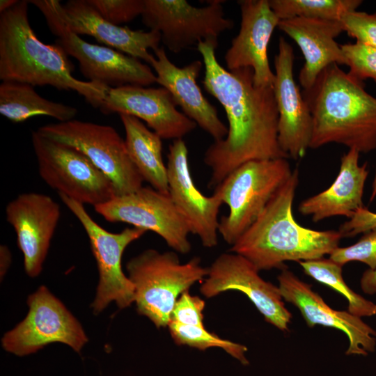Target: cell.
<instances>
[{
  "mask_svg": "<svg viewBox=\"0 0 376 376\" xmlns=\"http://www.w3.org/2000/svg\"><path fill=\"white\" fill-rule=\"evenodd\" d=\"M218 42L202 41L201 54L205 91L223 106L228 121V134L206 150L203 161L212 171L209 188L216 187L230 173L251 160L288 159L278 142L279 113L273 87L254 85L251 68L234 71L218 62Z\"/></svg>",
  "mask_w": 376,
  "mask_h": 376,
  "instance_id": "1",
  "label": "cell"
},
{
  "mask_svg": "<svg viewBox=\"0 0 376 376\" xmlns=\"http://www.w3.org/2000/svg\"><path fill=\"white\" fill-rule=\"evenodd\" d=\"M29 3L18 0L0 13V79L74 91L100 109L109 87L73 77L74 65L63 49L56 43L45 44L32 29Z\"/></svg>",
  "mask_w": 376,
  "mask_h": 376,
  "instance_id": "2",
  "label": "cell"
},
{
  "mask_svg": "<svg viewBox=\"0 0 376 376\" xmlns=\"http://www.w3.org/2000/svg\"><path fill=\"white\" fill-rule=\"evenodd\" d=\"M299 184L294 169L264 210L230 249L260 271L283 268L285 261H304L330 254L342 236L338 230H315L299 225L292 214V203Z\"/></svg>",
  "mask_w": 376,
  "mask_h": 376,
  "instance_id": "3",
  "label": "cell"
},
{
  "mask_svg": "<svg viewBox=\"0 0 376 376\" xmlns=\"http://www.w3.org/2000/svg\"><path fill=\"white\" fill-rule=\"evenodd\" d=\"M301 93L313 118L309 148L334 143L363 153L376 149V97L363 81L333 63Z\"/></svg>",
  "mask_w": 376,
  "mask_h": 376,
  "instance_id": "4",
  "label": "cell"
},
{
  "mask_svg": "<svg viewBox=\"0 0 376 376\" xmlns=\"http://www.w3.org/2000/svg\"><path fill=\"white\" fill-rule=\"evenodd\" d=\"M128 277L134 286L139 313L157 328L169 326L174 305L184 292L208 274L198 257L181 264L172 251L147 249L127 264Z\"/></svg>",
  "mask_w": 376,
  "mask_h": 376,
  "instance_id": "5",
  "label": "cell"
},
{
  "mask_svg": "<svg viewBox=\"0 0 376 376\" xmlns=\"http://www.w3.org/2000/svg\"><path fill=\"white\" fill-rule=\"evenodd\" d=\"M292 173L285 158L251 160L235 169L214 188L229 207L219 227L225 242L233 246L238 240Z\"/></svg>",
  "mask_w": 376,
  "mask_h": 376,
  "instance_id": "6",
  "label": "cell"
},
{
  "mask_svg": "<svg viewBox=\"0 0 376 376\" xmlns=\"http://www.w3.org/2000/svg\"><path fill=\"white\" fill-rule=\"evenodd\" d=\"M45 17L50 31L56 37L55 43L75 58L83 76L89 81L109 88L125 85L149 86L157 83L150 67L139 59L113 48L89 43L68 29L61 13L58 0H31Z\"/></svg>",
  "mask_w": 376,
  "mask_h": 376,
  "instance_id": "7",
  "label": "cell"
},
{
  "mask_svg": "<svg viewBox=\"0 0 376 376\" xmlns=\"http://www.w3.org/2000/svg\"><path fill=\"white\" fill-rule=\"evenodd\" d=\"M36 131L81 152L111 181L115 196L143 187V180L129 156L125 141L113 127L73 119L47 124Z\"/></svg>",
  "mask_w": 376,
  "mask_h": 376,
  "instance_id": "8",
  "label": "cell"
},
{
  "mask_svg": "<svg viewBox=\"0 0 376 376\" xmlns=\"http://www.w3.org/2000/svg\"><path fill=\"white\" fill-rule=\"evenodd\" d=\"M31 141L40 178L58 194L93 207L115 196L111 181L81 152L37 131Z\"/></svg>",
  "mask_w": 376,
  "mask_h": 376,
  "instance_id": "9",
  "label": "cell"
},
{
  "mask_svg": "<svg viewBox=\"0 0 376 376\" xmlns=\"http://www.w3.org/2000/svg\"><path fill=\"white\" fill-rule=\"evenodd\" d=\"M58 196L84 228L97 263L100 279L91 305L93 313H100L111 301H115L120 308L129 306L134 301L135 291L133 283L123 273L122 256L126 247L147 230L133 227L111 233L93 220L84 205L64 194Z\"/></svg>",
  "mask_w": 376,
  "mask_h": 376,
  "instance_id": "10",
  "label": "cell"
},
{
  "mask_svg": "<svg viewBox=\"0 0 376 376\" xmlns=\"http://www.w3.org/2000/svg\"><path fill=\"white\" fill-rule=\"evenodd\" d=\"M143 23L160 33L162 42L177 54L202 41L218 42L219 36L234 26L225 17L221 1L203 7L185 0H145Z\"/></svg>",
  "mask_w": 376,
  "mask_h": 376,
  "instance_id": "11",
  "label": "cell"
},
{
  "mask_svg": "<svg viewBox=\"0 0 376 376\" xmlns=\"http://www.w3.org/2000/svg\"><path fill=\"white\" fill-rule=\"evenodd\" d=\"M27 304L26 318L2 338L5 350L22 357L60 342L80 352L87 336L77 319L46 287L40 286L31 295Z\"/></svg>",
  "mask_w": 376,
  "mask_h": 376,
  "instance_id": "12",
  "label": "cell"
},
{
  "mask_svg": "<svg viewBox=\"0 0 376 376\" xmlns=\"http://www.w3.org/2000/svg\"><path fill=\"white\" fill-rule=\"evenodd\" d=\"M94 209L109 222L127 223L157 233L180 253L191 250L189 228L168 194L141 187L133 193L114 196Z\"/></svg>",
  "mask_w": 376,
  "mask_h": 376,
  "instance_id": "13",
  "label": "cell"
},
{
  "mask_svg": "<svg viewBox=\"0 0 376 376\" xmlns=\"http://www.w3.org/2000/svg\"><path fill=\"white\" fill-rule=\"evenodd\" d=\"M259 270L244 256L222 253L208 268L207 279L201 286L206 297L228 290L244 293L263 314L265 320L281 331H288L292 314L285 307L279 287L265 281Z\"/></svg>",
  "mask_w": 376,
  "mask_h": 376,
  "instance_id": "14",
  "label": "cell"
},
{
  "mask_svg": "<svg viewBox=\"0 0 376 376\" xmlns=\"http://www.w3.org/2000/svg\"><path fill=\"white\" fill-rule=\"evenodd\" d=\"M274 58V93L279 113L278 142L293 159L304 157L313 132V118L293 75V48L283 38Z\"/></svg>",
  "mask_w": 376,
  "mask_h": 376,
  "instance_id": "15",
  "label": "cell"
},
{
  "mask_svg": "<svg viewBox=\"0 0 376 376\" xmlns=\"http://www.w3.org/2000/svg\"><path fill=\"white\" fill-rule=\"evenodd\" d=\"M167 157L171 200L185 218L191 233L198 236L204 246H215L218 243V214L224 203L220 195L214 191L211 196H206L197 189L190 173L188 149L182 139L173 140Z\"/></svg>",
  "mask_w": 376,
  "mask_h": 376,
  "instance_id": "16",
  "label": "cell"
},
{
  "mask_svg": "<svg viewBox=\"0 0 376 376\" xmlns=\"http://www.w3.org/2000/svg\"><path fill=\"white\" fill-rule=\"evenodd\" d=\"M99 109L104 114H127L142 120L164 139H182L197 125L176 109L172 95L163 87L109 88Z\"/></svg>",
  "mask_w": 376,
  "mask_h": 376,
  "instance_id": "17",
  "label": "cell"
},
{
  "mask_svg": "<svg viewBox=\"0 0 376 376\" xmlns=\"http://www.w3.org/2000/svg\"><path fill=\"white\" fill-rule=\"evenodd\" d=\"M6 217L16 233L26 273L37 276L59 222V204L44 194L22 193L7 204Z\"/></svg>",
  "mask_w": 376,
  "mask_h": 376,
  "instance_id": "18",
  "label": "cell"
},
{
  "mask_svg": "<svg viewBox=\"0 0 376 376\" xmlns=\"http://www.w3.org/2000/svg\"><path fill=\"white\" fill-rule=\"evenodd\" d=\"M241 12L240 29L224 56L227 70L249 68L253 71L254 85L273 87L275 75L267 56L270 38L280 19L269 0L237 1Z\"/></svg>",
  "mask_w": 376,
  "mask_h": 376,
  "instance_id": "19",
  "label": "cell"
},
{
  "mask_svg": "<svg viewBox=\"0 0 376 376\" xmlns=\"http://www.w3.org/2000/svg\"><path fill=\"white\" fill-rule=\"evenodd\" d=\"M278 281L283 299L298 308L309 327L320 324L343 331L349 339L346 354L366 356L368 352H374L376 331L361 318L332 309L310 284L286 268L282 269Z\"/></svg>",
  "mask_w": 376,
  "mask_h": 376,
  "instance_id": "20",
  "label": "cell"
},
{
  "mask_svg": "<svg viewBox=\"0 0 376 376\" xmlns=\"http://www.w3.org/2000/svg\"><path fill=\"white\" fill-rule=\"evenodd\" d=\"M153 52L155 56L150 65L155 72L157 83L171 93L183 113L209 134L214 141L224 139L228 127L196 82L203 63L196 60L179 68L169 60L164 47H159Z\"/></svg>",
  "mask_w": 376,
  "mask_h": 376,
  "instance_id": "21",
  "label": "cell"
},
{
  "mask_svg": "<svg viewBox=\"0 0 376 376\" xmlns=\"http://www.w3.org/2000/svg\"><path fill=\"white\" fill-rule=\"evenodd\" d=\"M61 13L69 29L75 33L87 35L100 43L150 65L153 51L159 47L161 34L156 31L132 30L116 25L102 17L87 0H70L61 4Z\"/></svg>",
  "mask_w": 376,
  "mask_h": 376,
  "instance_id": "22",
  "label": "cell"
},
{
  "mask_svg": "<svg viewBox=\"0 0 376 376\" xmlns=\"http://www.w3.org/2000/svg\"><path fill=\"white\" fill-rule=\"evenodd\" d=\"M278 27L299 46L304 58L299 81L310 88L320 72L331 64L347 65L343 52L336 38L343 32L340 20L293 17L281 19Z\"/></svg>",
  "mask_w": 376,
  "mask_h": 376,
  "instance_id": "23",
  "label": "cell"
},
{
  "mask_svg": "<svg viewBox=\"0 0 376 376\" xmlns=\"http://www.w3.org/2000/svg\"><path fill=\"white\" fill-rule=\"evenodd\" d=\"M359 152L351 148L340 159V170L326 190L302 201L298 211L318 222L335 216L351 218L363 207V194L368 175L367 163L359 164Z\"/></svg>",
  "mask_w": 376,
  "mask_h": 376,
  "instance_id": "24",
  "label": "cell"
},
{
  "mask_svg": "<svg viewBox=\"0 0 376 376\" xmlns=\"http://www.w3.org/2000/svg\"><path fill=\"white\" fill-rule=\"evenodd\" d=\"M129 156L143 181L169 194L167 168L162 158V139L137 118L120 114Z\"/></svg>",
  "mask_w": 376,
  "mask_h": 376,
  "instance_id": "25",
  "label": "cell"
},
{
  "mask_svg": "<svg viewBox=\"0 0 376 376\" xmlns=\"http://www.w3.org/2000/svg\"><path fill=\"white\" fill-rule=\"evenodd\" d=\"M77 108L52 102L40 96L34 86L17 81H2L0 84V113L13 123L45 116L59 122L73 120Z\"/></svg>",
  "mask_w": 376,
  "mask_h": 376,
  "instance_id": "26",
  "label": "cell"
},
{
  "mask_svg": "<svg viewBox=\"0 0 376 376\" xmlns=\"http://www.w3.org/2000/svg\"><path fill=\"white\" fill-rule=\"evenodd\" d=\"M306 274L343 295L348 301V312L361 317L376 314V304L367 300L347 286L342 276V267L329 258L298 262Z\"/></svg>",
  "mask_w": 376,
  "mask_h": 376,
  "instance_id": "27",
  "label": "cell"
},
{
  "mask_svg": "<svg viewBox=\"0 0 376 376\" xmlns=\"http://www.w3.org/2000/svg\"><path fill=\"white\" fill-rule=\"evenodd\" d=\"M280 20L305 17L340 20L346 13L357 10L361 0H269Z\"/></svg>",
  "mask_w": 376,
  "mask_h": 376,
  "instance_id": "28",
  "label": "cell"
},
{
  "mask_svg": "<svg viewBox=\"0 0 376 376\" xmlns=\"http://www.w3.org/2000/svg\"><path fill=\"white\" fill-rule=\"evenodd\" d=\"M171 335L178 345H188L200 350L209 347H221L244 365L249 364L245 353L247 347L243 345L224 340L207 331L204 327L185 325L170 322Z\"/></svg>",
  "mask_w": 376,
  "mask_h": 376,
  "instance_id": "29",
  "label": "cell"
},
{
  "mask_svg": "<svg viewBox=\"0 0 376 376\" xmlns=\"http://www.w3.org/2000/svg\"><path fill=\"white\" fill-rule=\"evenodd\" d=\"M350 75L359 81L372 79L376 82V48L357 42L340 45Z\"/></svg>",
  "mask_w": 376,
  "mask_h": 376,
  "instance_id": "30",
  "label": "cell"
},
{
  "mask_svg": "<svg viewBox=\"0 0 376 376\" xmlns=\"http://www.w3.org/2000/svg\"><path fill=\"white\" fill-rule=\"evenodd\" d=\"M329 259L343 266L351 261H359L376 269V228L364 234L361 239L350 246L337 247L330 254Z\"/></svg>",
  "mask_w": 376,
  "mask_h": 376,
  "instance_id": "31",
  "label": "cell"
},
{
  "mask_svg": "<svg viewBox=\"0 0 376 376\" xmlns=\"http://www.w3.org/2000/svg\"><path fill=\"white\" fill-rule=\"evenodd\" d=\"M107 21L116 25L132 21L141 15L145 0H87Z\"/></svg>",
  "mask_w": 376,
  "mask_h": 376,
  "instance_id": "32",
  "label": "cell"
},
{
  "mask_svg": "<svg viewBox=\"0 0 376 376\" xmlns=\"http://www.w3.org/2000/svg\"><path fill=\"white\" fill-rule=\"evenodd\" d=\"M343 31L357 42L376 48V13L357 10L346 13L340 19Z\"/></svg>",
  "mask_w": 376,
  "mask_h": 376,
  "instance_id": "33",
  "label": "cell"
},
{
  "mask_svg": "<svg viewBox=\"0 0 376 376\" xmlns=\"http://www.w3.org/2000/svg\"><path fill=\"white\" fill-rule=\"evenodd\" d=\"M205 303L198 296L184 292L176 301L171 314L170 322L185 325L204 327L203 310Z\"/></svg>",
  "mask_w": 376,
  "mask_h": 376,
  "instance_id": "34",
  "label": "cell"
},
{
  "mask_svg": "<svg viewBox=\"0 0 376 376\" xmlns=\"http://www.w3.org/2000/svg\"><path fill=\"white\" fill-rule=\"evenodd\" d=\"M376 228V213L364 207L357 210L348 221L342 224L338 231L343 237H352Z\"/></svg>",
  "mask_w": 376,
  "mask_h": 376,
  "instance_id": "35",
  "label": "cell"
},
{
  "mask_svg": "<svg viewBox=\"0 0 376 376\" xmlns=\"http://www.w3.org/2000/svg\"><path fill=\"white\" fill-rule=\"evenodd\" d=\"M361 288L368 295L376 294V269H368L363 272L361 278Z\"/></svg>",
  "mask_w": 376,
  "mask_h": 376,
  "instance_id": "36",
  "label": "cell"
},
{
  "mask_svg": "<svg viewBox=\"0 0 376 376\" xmlns=\"http://www.w3.org/2000/svg\"><path fill=\"white\" fill-rule=\"evenodd\" d=\"M0 272L2 278L8 271L11 263V253L9 249L1 245L0 247Z\"/></svg>",
  "mask_w": 376,
  "mask_h": 376,
  "instance_id": "37",
  "label": "cell"
},
{
  "mask_svg": "<svg viewBox=\"0 0 376 376\" xmlns=\"http://www.w3.org/2000/svg\"><path fill=\"white\" fill-rule=\"evenodd\" d=\"M18 0H1L0 1V13L8 10L13 7Z\"/></svg>",
  "mask_w": 376,
  "mask_h": 376,
  "instance_id": "38",
  "label": "cell"
},
{
  "mask_svg": "<svg viewBox=\"0 0 376 376\" xmlns=\"http://www.w3.org/2000/svg\"><path fill=\"white\" fill-rule=\"evenodd\" d=\"M375 196H376V171H375V178L373 182V185H372V191H371V196L370 198V202L373 201Z\"/></svg>",
  "mask_w": 376,
  "mask_h": 376,
  "instance_id": "39",
  "label": "cell"
}]
</instances>
